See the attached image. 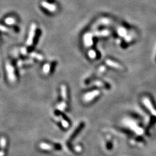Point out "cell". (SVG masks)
<instances>
[{
	"label": "cell",
	"mask_w": 156,
	"mask_h": 156,
	"mask_svg": "<svg viewBox=\"0 0 156 156\" xmlns=\"http://www.w3.org/2000/svg\"><path fill=\"white\" fill-rule=\"evenodd\" d=\"M83 43L85 48H90L93 45V35L91 33H86L83 37Z\"/></svg>",
	"instance_id": "5b68a950"
},
{
	"label": "cell",
	"mask_w": 156,
	"mask_h": 156,
	"mask_svg": "<svg viewBox=\"0 0 156 156\" xmlns=\"http://www.w3.org/2000/svg\"><path fill=\"white\" fill-rule=\"evenodd\" d=\"M100 92L98 90H94V91L88 92L83 96V100L85 103H89L93 102L96 98L100 96Z\"/></svg>",
	"instance_id": "3957f363"
},
{
	"label": "cell",
	"mask_w": 156,
	"mask_h": 156,
	"mask_svg": "<svg viewBox=\"0 0 156 156\" xmlns=\"http://www.w3.org/2000/svg\"><path fill=\"white\" fill-rule=\"evenodd\" d=\"M31 55L32 56V57L37 59L38 61H43V59H44V58H43V57H42V55H41V54H39V53H32Z\"/></svg>",
	"instance_id": "2e32d148"
},
{
	"label": "cell",
	"mask_w": 156,
	"mask_h": 156,
	"mask_svg": "<svg viewBox=\"0 0 156 156\" xmlns=\"http://www.w3.org/2000/svg\"><path fill=\"white\" fill-rule=\"evenodd\" d=\"M87 55H88L89 58L91 59H95L97 57V53L94 49H90L89 51H88Z\"/></svg>",
	"instance_id": "5bb4252c"
},
{
	"label": "cell",
	"mask_w": 156,
	"mask_h": 156,
	"mask_svg": "<svg viewBox=\"0 0 156 156\" xmlns=\"http://www.w3.org/2000/svg\"><path fill=\"white\" fill-rule=\"evenodd\" d=\"M68 104L67 101H61L57 105V109L59 111H66L68 109Z\"/></svg>",
	"instance_id": "4fadbf2b"
},
{
	"label": "cell",
	"mask_w": 156,
	"mask_h": 156,
	"mask_svg": "<svg viewBox=\"0 0 156 156\" xmlns=\"http://www.w3.org/2000/svg\"><path fill=\"white\" fill-rule=\"evenodd\" d=\"M0 31L3 33H8L9 31V29L7 27H5V26L0 24Z\"/></svg>",
	"instance_id": "e0dca14e"
},
{
	"label": "cell",
	"mask_w": 156,
	"mask_h": 156,
	"mask_svg": "<svg viewBox=\"0 0 156 156\" xmlns=\"http://www.w3.org/2000/svg\"><path fill=\"white\" fill-rule=\"evenodd\" d=\"M41 7L43 8L44 10L48 11V13H54L57 12V6L55 5V4L49 3L47 1H42L41 3Z\"/></svg>",
	"instance_id": "8992f818"
},
{
	"label": "cell",
	"mask_w": 156,
	"mask_h": 156,
	"mask_svg": "<svg viewBox=\"0 0 156 156\" xmlns=\"http://www.w3.org/2000/svg\"><path fill=\"white\" fill-rule=\"evenodd\" d=\"M4 22L8 25H15L17 22V20L15 16H8L5 19Z\"/></svg>",
	"instance_id": "8fae6325"
},
{
	"label": "cell",
	"mask_w": 156,
	"mask_h": 156,
	"mask_svg": "<svg viewBox=\"0 0 156 156\" xmlns=\"http://www.w3.org/2000/svg\"><path fill=\"white\" fill-rule=\"evenodd\" d=\"M39 147L41 150L44 151H46V152H49V151H51L53 150H61V146L59 144H49L46 143H42L39 145Z\"/></svg>",
	"instance_id": "277c9868"
},
{
	"label": "cell",
	"mask_w": 156,
	"mask_h": 156,
	"mask_svg": "<svg viewBox=\"0 0 156 156\" xmlns=\"http://www.w3.org/2000/svg\"><path fill=\"white\" fill-rule=\"evenodd\" d=\"M5 70L9 81L11 83H15L17 77H16L15 68L13 65L9 62H7L5 65Z\"/></svg>",
	"instance_id": "7a4b0ae2"
},
{
	"label": "cell",
	"mask_w": 156,
	"mask_h": 156,
	"mask_svg": "<svg viewBox=\"0 0 156 156\" xmlns=\"http://www.w3.org/2000/svg\"><path fill=\"white\" fill-rule=\"evenodd\" d=\"M84 127H85V122H82L80 123V124L78 125V126L76 127V128H75L74 131H73V133L71 134L70 138H69V139H68V143H70L71 141H72L73 140H74V139L78 135V134L81 132V131Z\"/></svg>",
	"instance_id": "52a82bcc"
},
{
	"label": "cell",
	"mask_w": 156,
	"mask_h": 156,
	"mask_svg": "<svg viewBox=\"0 0 156 156\" xmlns=\"http://www.w3.org/2000/svg\"><path fill=\"white\" fill-rule=\"evenodd\" d=\"M5 155H6V152H4V151H0V156H5Z\"/></svg>",
	"instance_id": "ac0fdd59"
},
{
	"label": "cell",
	"mask_w": 156,
	"mask_h": 156,
	"mask_svg": "<svg viewBox=\"0 0 156 156\" xmlns=\"http://www.w3.org/2000/svg\"><path fill=\"white\" fill-rule=\"evenodd\" d=\"M155 59H156V57H155Z\"/></svg>",
	"instance_id": "d6986e66"
},
{
	"label": "cell",
	"mask_w": 156,
	"mask_h": 156,
	"mask_svg": "<svg viewBox=\"0 0 156 156\" xmlns=\"http://www.w3.org/2000/svg\"><path fill=\"white\" fill-rule=\"evenodd\" d=\"M105 63L108 66H109V67H112L113 68H116V69H119V70H120L122 68V67L120 65V64L115 62V61H113L111 59H107L105 61Z\"/></svg>",
	"instance_id": "30bf717a"
},
{
	"label": "cell",
	"mask_w": 156,
	"mask_h": 156,
	"mask_svg": "<svg viewBox=\"0 0 156 156\" xmlns=\"http://www.w3.org/2000/svg\"><path fill=\"white\" fill-rule=\"evenodd\" d=\"M53 67V64L51 63H46L44 65L43 67H42V72L45 75H49L51 74L52 68Z\"/></svg>",
	"instance_id": "ba28073f"
},
{
	"label": "cell",
	"mask_w": 156,
	"mask_h": 156,
	"mask_svg": "<svg viewBox=\"0 0 156 156\" xmlns=\"http://www.w3.org/2000/svg\"><path fill=\"white\" fill-rule=\"evenodd\" d=\"M61 94L63 100L65 101H67L68 100V90H67V86L64 84L61 85Z\"/></svg>",
	"instance_id": "9c48e42d"
},
{
	"label": "cell",
	"mask_w": 156,
	"mask_h": 156,
	"mask_svg": "<svg viewBox=\"0 0 156 156\" xmlns=\"http://www.w3.org/2000/svg\"><path fill=\"white\" fill-rule=\"evenodd\" d=\"M37 35V25L35 23H33L31 25L29 34H28V37L27 41H26V45L28 48H30L33 46V44L35 42V39Z\"/></svg>",
	"instance_id": "6da1fadb"
},
{
	"label": "cell",
	"mask_w": 156,
	"mask_h": 156,
	"mask_svg": "<svg viewBox=\"0 0 156 156\" xmlns=\"http://www.w3.org/2000/svg\"><path fill=\"white\" fill-rule=\"evenodd\" d=\"M33 63V61H31V60H28V61H20V62L18 63V65L19 67H22L23 65H32Z\"/></svg>",
	"instance_id": "9a60e30c"
},
{
	"label": "cell",
	"mask_w": 156,
	"mask_h": 156,
	"mask_svg": "<svg viewBox=\"0 0 156 156\" xmlns=\"http://www.w3.org/2000/svg\"><path fill=\"white\" fill-rule=\"evenodd\" d=\"M0 146H1L2 150L6 152L7 150V140L5 137H2L0 139Z\"/></svg>",
	"instance_id": "7c38bea8"
}]
</instances>
